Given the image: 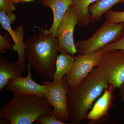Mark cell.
<instances>
[{"mask_svg":"<svg viewBox=\"0 0 124 124\" xmlns=\"http://www.w3.org/2000/svg\"><path fill=\"white\" fill-rule=\"evenodd\" d=\"M36 124H67L65 122L61 121L52 114L50 115L42 116L38 117L36 121Z\"/></svg>","mask_w":124,"mask_h":124,"instance_id":"18","label":"cell"},{"mask_svg":"<svg viewBox=\"0 0 124 124\" xmlns=\"http://www.w3.org/2000/svg\"><path fill=\"white\" fill-rule=\"evenodd\" d=\"M119 93L122 101L124 103V83L119 88Z\"/></svg>","mask_w":124,"mask_h":124,"instance_id":"22","label":"cell"},{"mask_svg":"<svg viewBox=\"0 0 124 124\" xmlns=\"http://www.w3.org/2000/svg\"><path fill=\"white\" fill-rule=\"evenodd\" d=\"M53 110V107L45 97L14 95L1 107L0 124H33L40 116L52 115Z\"/></svg>","mask_w":124,"mask_h":124,"instance_id":"3","label":"cell"},{"mask_svg":"<svg viewBox=\"0 0 124 124\" xmlns=\"http://www.w3.org/2000/svg\"><path fill=\"white\" fill-rule=\"evenodd\" d=\"M104 52L102 48L86 54H79L76 58L70 72L63 77L69 86L74 87L80 84L97 66Z\"/></svg>","mask_w":124,"mask_h":124,"instance_id":"8","label":"cell"},{"mask_svg":"<svg viewBox=\"0 0 124 124\" xmlns=\"http://www.w3.org/2000/svg\"><path fill=\"white\" fill-rule=\"evenodd\" d=\"M99 0H74L72 5L75 9L80 27L88 26L91 23L89 9L92 4Z\"/></svg>","mask_w":124,"mask_h":124,"instance_id":"16","label":"cell"},{"mask_svg":"<svg viewBox=\"0 0 124 124\" xmlns=\"http://www.w3.org/2000/svg\"><path fill=\"white\" fill-rule=\"evenodd\" d=\"M18 2L19 1H31L33 0H17Z\"/></svg>","mask_w":124,"mask_h":124,"instance_id":"24","label":"cell"},{"mask_svg":"<svg viewBox=\"0 0 124 124\" xmlns=\"http://www.w3.org/2000/svg\"><path fill=\"white\" fill-rule=\"evenodd\" d=\"M124 33V23H113L106 20L91 37L75 42L78 52L86 54L98 51L116 41Z\"/></svg>","mask_w":124,"mask_h":124,"instance_id":"4","label":"cell"},{"mask_svg":"<svg viewBox=\"0 0 124 124\" xmlns=\"http://www.w3.org/2000/svg\"><path fill=\"white\" fill-rule=\"evenodd\" d=\"M14 4L10 0H0V11L7 15L13 13L16 9Z\"/></svg>","mask_w":124,"mask_h":124,"instance_id":"20","label":"cell"},{"mask_svg":"<svg viewBox=\"0 0 124 124\" xmlns=\"http://www.w3.org/2000/svg\"><path fill=\"white\" fill-rule=\"evenodd\" d=\"M96 67L109 85L119 88L124 83V50L104 51Z\"/></svg>","mask_w":124,"mask_h":124,"instance_id":"5","label":"cell"},{"mask_svg":"<svg viewBox=\"0 0 124 124\" xmlns=\"http://www.w3.org/2000/svg\"><path fill=\"white\" fill-rule=\"evenodd\" d=\"M119 2L124 3V0H99L93 3L89 9L91 23L100 21L104 14Z\"/></svg>","mask_w":124,"mask_h":124,"instance_id":"15","label":"cell"},{"mask_svg":"<svg viewBox=\"0 0 124 124\" xmlns=\"http://www.w3.org/2000/svg\"><path fill=\"white\" fill-rule=\"evenodd\" d=\"M74 0H41L44 6L49 7L53 14V24L47 33L57 37V30L59 22Z\"/></svg>","mask_w":124,"mask_h":124,"instance_id":"12","label":"cell"},{"mask_svg":"<svg viewBox=\"0 0 124 124\" xmlns=\"http://www.w3.org/2000/svg\"><path fill=\"white\" fill-rule=\"evenodd\" d=\"M8 36L0 35V52L4 53L6 50H14V44L11 43Z\"/></svg>","mask_w":124,"mask_h":124,"instance_id":"19","label":"cell"},{"mask_svg":"<svg viewBox=\"0 0 124 124\" xmlns=\"http://www.w3.org/2000/svg\"><path fill=\"white\" fill-rule=\"evenodd\" d=\"M28 75L25 77L18 78L10 80L7 83L6 89L11 91L14 95H33L46 97L45 85L37 84L32 79L31 65H27ZM46 98V97H45Z\"/></svg>","mask_w":124,"mask_h":124,"instance_id":"10","label":"cell"},{"mask_svg":"<svg viewBox=\"0 0 124 124\" xmlns=\"http://www.w3.org/2000/svg\"></svg>","mask_w":124,"mask_h":124,"instance_id":"25","label":"cell"},{"mask_svg":"<svg viewBox=\"0 0 124 124\" xmlns=\"http://www.w3.org/2000/svg\"><path fill=\"white\" fill-rule=\"evenodd\" d=\"M104 51L113 50H124V33L119 39L110 43L102 48Z\"/></svg>","mask_w":124,"mask_h":124,"instance_id":"21","label":"cell"},{"mask_svg":"<svg viewBox=\"0 0 124 124\" xmlns=\"http://www.w3.org/2000/svg\"><path fill=\"white\" fill-rule=\"evenodd\" d=\"M115 89L109 85L108 88L104 90L102 95L97 100L86 117L90 121V124L98 122L107 115L112 102V93Z\"/></svg>","mask_w":124,"mask_h":124,"instance_id":"11","label":"cell"},{"mask_svg":"<svg viewBox=\"0 0 124 124\" xmlns=\"http://www.w3.org/2000/svg\"><path fill=\"white\" fill-rule=\"evenodd\" d=\"M11 2H13L14 4H16L18 3V2L17 0H10Z\"/></svg>","mask_w":124,"mask_h":124,"instance_id":"23","label":"cell"},{"mask_svg":"<svg viewBox=\"0 0 124 124\" xmlns=\"http://www.w3.org/2000/svg\"><path fill=\"white\" fill-rule=\"evenodd\" d=\"M16 19L14 14L7 15L0 11V23L2 28L6 30L10 35L13 40L14 50L17 51L18 54V59L16 62L21 67L23 71L26 69L25 58V43L23 41L24 38V26L20 24L16 27L15 30L11 28V24Z\"/></svg>","mask_w":124,"mask_h":124,"instance_id":"9","label":"cell"},{"mask_svg":"<svg viewBox=\"0 0 124 124\" xmlns=\"http://www.w3.org/2000/svg\"><path fill=\"white\" fill-rule=\"evenodd\" d=\"M106 20L113 23H124V11H115L109 10L105 14Z\"/></svg>","mask_w":124,"mask_h":124,"instance_id":"17","label":"cell"},{"mask_svg":"<svg viewBox=\"0 0 124 124\" xmlns=\"http://www.w3.org/2000/svg\"><path fill=\"white\" fill-rule=\"evenodd\" d=\"M78 23L75 9L71 5L59 22L57 32L59 51L74 55L78 52L74 41V29Z\"/></svg>","mask_w":124,"mask_h":124,"instance_id":"7","label":"cell"},{"mask_svg":"<svg viewBox=\"0 0 124 124\" xmlns=\"http://www.w3.org/2000/svg\"><path fill=\"white\" fill-rule=\"evenodd\" d=\"M22 70L17 62H12L0 57V90L7 85L10 80L22 77Z\"/></svg>","mask_w":124,"mask_h":124,"instance_id":"13","label":"cell"},{"mask_svg":"<svg viewBox=\"0 0 124 124\" xmlns=\"http://www.w3.org/2000/svg\"><path fill=\"white\" fill-rule=\"evenodd\" d=\"M46 97L53 108V113L59 120L65 122L70 119L67 105L69 85L64 78L58 81H46Z\"/></svg>","mask_w":124,"mask_h":124,"instance_id":"6","label":"cell"},{"mask_svg":"<svg viewBox=\"0 0 124 124\" xmlns=\"http://www.w3.org/2000/svg\"><path fill=\"white\" fill-rule=\"evenodd\" d=\"M76 59L73 55L64 52H60L55 62V70L53 78V81L61 80L69 73Z\"/></svg>","mask_w":124,"mask_h":124,"instance_id":"14","label":"cell"},{"mask_svg":"<svg viewBox=\"0 0 124 124\" xmlns=\"http://www.w3.org/2000/svg\"><path fill=\"white\" fill-rule=\"evenodd\" d=\"M109 86L96 67L79 84L69 86L67 105L71 124H79L86 118L94 101Z\"/></svg>","mask_w":124,"mask_h":124,"instance_id":"1","label":"cell"},{"mask_svg":"<svg viewBox=\"0 0 124 124\" xmlns=\"http://www.w3.org/2000/svg\"><path fill=\"white\" fill-rule=\"evenodd\" d=\"M25 43V58L28 64L44 79L52 80L59 51L57 37L41 29Z\"/></svg>","mask_w":124,"mask_h":124,"instance_id":"2","label":"cell"}]
</instances>
